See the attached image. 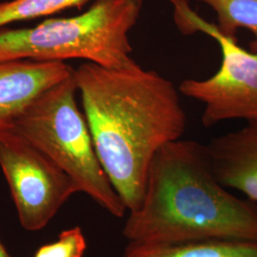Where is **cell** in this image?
<instances>
[{"label":"cell","instance_id":"obj_1","mask_svg":"<svg viewBox=\"0 0 257 257\" xmlns=\"http://www.w3.org/2000/svg\"><path fill=\"white\" fill-rule=\"evenodd\" d=\"M74 76L102 167L127 210L136 211L154 157L186 131L180 92L139 64L108 69L86 62Z\"/></svg>","mask_w":257,"mask_h":257},{"label":"cell","instance_id":"obj_2","mask_svg":"<svg viewBox=\"0 0 257 257\" xmlns=\"http://www.w3.org/2000/svg\"><path fill=\"white\" fill-rule=\"evenodd\" d=\"M122 233L132 243L257 242V203L236 197L218 181L206 145L179 139L154 157L143 200Z\"/></svg>","mask_w":257,"mask_h":257},{"label":"cell","instance_id":"obj_3","mask_svg":"<svg viewBox=\"0 0 257 257\" xmlns=\"http://www.w3.org/2000/svg\"><path fill=\"white\" fill-rule=\"evenodd\" d=\"M143 0H95L73 18L49 19L34 27L0 29V61L85 59L108 69L138 65L128 34Z\"/></svg>","mask_w":257,"mask_h":257},{"label":"cell","instance_id":"obj_4","mask_svg":"<svg viewBox=\"0 0 257 257\" xmlns=\"http://www.w3.org/2000/svg\"><path fill=\"white\" fill-rule=\"evenodd\" d=\"M72 74L38 95L16 121L13 132L46 155L111 215L128 211L102 167L86 117L77 105Z\"/></svg>","mask_w":257,"mask_h":257},{"label":"cell","instance_id":"obj_5","mask_svg":"<svg viewBox=\"0 0 257 257\" xmlns=\"http://www.w3.org/2000/svg\"><path fill=\"white\" fill-rule=\"evenodd\" d=\"M174 7V20L184 36L197 32L214 39L220 47L219 70L206 79H186L179 92L203 105L206 128L226 121H257V52L240 47L236 38L225 37L215 24L200 18L187 0H168Z\"/></svg>","mask_w":257,"mask_h":257},{"label":"cell","instance_id":"obj_6","mask_svg":"<svg viewBox=\"0 0 257 257\" xmlns=\"http://www.w3.org/2000/svg\"><path fill=\"white\" fill-rule=\"evenodd\" d=\"M0 167L23 229L45 228L78 193L71 177L46 155L10 131L0 135Z\"/></svg>","mask_w":257,"mask_h":257},{"label":"cell","instance_id":"obj_7","mask_svg":"<svg viewBox=\"0 0 257 257\" xmlns=\"http://www.w3.org/2000/svg\"><path fill=\"white\" fill-rule=\"evenodd\" d=\"M63 61H0V135L12 131L28 106L74 72Z\"/></svg>","mask_w":257,"mask_h":257},{"label":"cell","instance_id":"obj_8","mask_svg":"<svg viewBox=\"0 0 257 257\" xmlns=\"http://www.w3.org/2000/svg\"><path fill=\"white\" fill-rule=\"evenodd\" d=\"M206 148L218 181L257 203V121L212 138Z\"/></svg>","mask_w":257,"mask_h":257},{"label":"cell","instance_id":"obj_9","mask_svg":"<svg viewBox=\"0 0 257 257\" xmlns=\"http://www.w3.org/2000/svg\"><path fill=\"white\" fill-rule=\"evenodd\" d=\"M121 257H257V242L230 239L175 243L128 242Z\"/></svg>","mask_w":257,"mask_h":257},{"label":"cell","instance_id":"obj_10","mask_svg":"<svg viewBox=\"0 0 257 257\" xmlns=\"http://www.w3.org/2000/svg\"><path fill=\"white\" fill-rule=\"evenodd\" d=\"M210 6L216 13V27L221 34L236 38L239 29H247L253 40L249 43L251 52H257V0H195Z\"/></svg>","mask_w":257,"mask_h":257},{"label":"cell","instance_id":"obj_11","mask_svg":"<svg viewBox=\"0 0 257 257\" xmlns=\"http://www.w3.org/2000/svg\"><path fill=\"white\" fill-rule=\"evenodd\" d=\"M95 0H10L0 2V29L14 22L52 16L62 11L81 8Z\"/></svg>","mask_w":257,"mask_h":257},{"label":"cell","instance_id":"obj_12","mask_svg":"<svg viewBox=\"0 0 257 257\" xmlns=\"http://www.w3.org/2000/svg\"><path fill=\"white\" fill-rule=\"evenodd\" d=\"M87 242L79 227L65 230L58 239L38 248L34 257H83Z\"/></svg>","mask_w":257,"mask_h":257},{"label":"cell","instance_id":"obj_13","mask_svg":"<svg viewBox=\"0 0 257 257\" xmlns=\"http://www.w3.org/2000/svg\"><path fill=\"white\" fill-rule=\"evenodd\" d=\"M0 257H13L8 252V250L6 249V248L3 246L1 241H0Z\"/></svg>","mask_w":257,"mask_h":257}]
</instances>
